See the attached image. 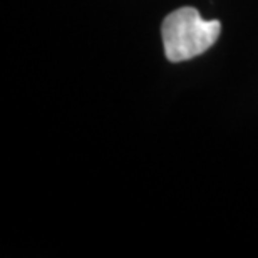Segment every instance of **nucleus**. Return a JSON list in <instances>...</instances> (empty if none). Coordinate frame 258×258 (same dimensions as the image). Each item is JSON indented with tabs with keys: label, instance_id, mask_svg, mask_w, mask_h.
Masks as SVG:
<instances>
[{
	"label": "nucleus",
	"instance_id": "nucleus-1",
	"mask_svg": "<svg viewBox=\"0 0 258 258\" xmlns=\"http://www.w3.org/2000/svg\"><path fill=\"white\" fill-rule=\"evenodd\" d=\"M220 32V20H205L195 7L176 9L163 20L164 55L171 62L189 60L206 52Z\"/></svg>",
	"mask_w": 258,
	"mask_h": 258
}]
</instances>
